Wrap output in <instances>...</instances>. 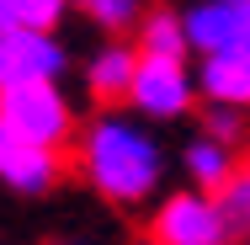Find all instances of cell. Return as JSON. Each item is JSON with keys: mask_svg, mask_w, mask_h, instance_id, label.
Returning a JSON list of instances; mask_svg holds the SVG:
<instances>
[{"mask_svg": "<svg viewBox=\"0 0 250 245\" xmlns=\"http://www.w3.org/2000/svg\"><path fill=\"white\" fill-rule=\"evenodd\" d=\"M75 171L112 208H154L165 197L170 155L160 144L154 123H144L139 112H123V107H101L80 123Z\"/></svg>", "mask_w": 250, "mask_h": 245, "instance_id": "obj_1", "label": "cell"}, {"mask_svg": "<svg viewBox=\"0 0 250 245\" xmlns=\"http://www.w3.org/2000/svg\"><path fill=\"white\" fill-rule=\"evenodd\" d=\"M0 128L32 139L43 149H75L80 139V112L69 91L59 80H43V86H0Z\"/></svg>", "mask_w": 250, "mask_h": 245, "instance_id": "obj_2", "label": "cell"}, {"mask_svg": "<svg viewBox=\"0 0 250 245\" xmlns=\"http://www.w3.org/2000/svg\"><path fill=\"white\" fill-rule=\"evenodd\" d=\"M149 245H234V229L213 192L176 187L149 208Z\"/></svg>", "mask_w": 250, "mask_h": 245, "instance_id": "obj_3", "label": "cell"}, {"mask_svg": "<svg viewBox=\"0 0 250 245\" xmlns=\"http://www.w3.org/2000/svg\"><path fill=\"white\" fill-rule=\"evenodd\" d=\"M202 107L197 91V69L192 59H139V75H133V91H128V112H139L144 123H181Z\"/></svg>", "mask_w": 250, "mask_h": 245, "instance_id": "obj_4", "label": "cell"}, {"mask_svg": "<svg viewBox=\"0 0 250 245\" xmlns=\"http://www.w3.org/2000/svg\"><path fill=\"white\" fill-rule=\"evenodd\" d=\"M69 75V48L59 32H5L0 38V86H43Z\"/></svg>", "mask_w": 250, "mask_h": 245, "instance_id": "obj_5", "label": "cell"}, {"mask_svg": "<svg viewBox=\"0 0 250 245\" xmlns=\"http://www.w3.org/2000/svg\"><path fill=\"white\" fill-rule=\"evenodd\" d=\"M64 181V155L43 149L11 128H0V187H11L16 197H48Z\"/></svg>", "mask_w": 250, "mask_h": 245, "instance_id": "obj_6", "label": "cell"}, {"mask_svg": "<svg viewBox=\"0 0 250 245\" xmlns=\"http://www.w3.org/2000/svg\"><path fill=\"white\" fill-rule=\"evenodd\" d=\"M181 16H187V38L197 59L250 48V0H192L181 5Z\"/></svg>", "mask_w": 250, "mask_h": 245, "instance_id": "obj_7", "label": "cell"}, {"mask_svg": "<svg viewBox=\"0 0 250 245\" xmlns=\"http://www.w3.org/2000/svg\"><path fill=\"white\" fill-rule=\"evenodd\" d=\"M139 43L133 38H101L91 59H85V96L96 107H128V91H133V75H139Z\"/></svg>", "mask_w": 250, "mask_h": 245, "instance_id": "obj_8", "label": "cell"}, {"mask_svg": "<svg viewBox=\"0 0 250 245\" xmlns=\"http://www.w3.org/2000/svg\"><path fill=\"white\" fill-rule=\"evenodd\" d=\"M181 171H187V187L218 197L245 171V149L224 144V139H213V134H192V139L181 144Z\"/></svg>", "mask_w": 250, "mask_h": 245, "instance_id": "obj_9", "label": "cell"}, {"mask_svg": "<svg viewBox=\"0 0 250 245\" xmlns=\"http://www.w3.org/2000/svg\"><path fill=\"white\" fill-rule=\"evenodd\" d=\"M197 91H202V101L250 112V48H229V53L197 59Z\"/></svg>", "mask_w": 250, "mask_h": 245, "instance_id": "obj_10", "label": "cell"}, {"mask_svg": "<svg viewBox=\"0 0 250 245\" xmlns=\"http://www.w3.org/2000/svg\"><path fill=\"white\" fill-rule=\"evenodd\" d=\"M139 53H154V59H192V38H187V16L176 5H154L144 16V27L133 32Z\"/></svg>", "mask_w": 250, "mask_h": 245, "instance_id": "obj_11", "label": "cell"}, {"mask_svg": "<svg viewBox=\"0 0 250 245\" xmlns=\"http://www.w3.org/2000/svg\"><path fill=\"white\" fill-rule=\"evenodd\" d=\"M160 0H69L75 16H85L101 38H133Z\"/></svg>", "mask_w": 250, "mask_h": 245, "instance_id": "obj_12", "label": "cell"}, {"mask_svg": "<svg viewBox=\"0 0 250 245\" xmlns=\"http://www.w3.org/2000/svg\"><path fill=\"white\" fill-rule=\"evenodd\" d=\"M69 0H0V32H59Z\"/></svg>", "mask_w": 250, "mask_h": 245, "instance_id": "obj_13", "label": "cell"}, {"mask_svg": "<svg viewBox=\"0 0 250 245\" xmlns=\"http://www.w3.org/2000/svg\"><path fill=\"white\" fill-rule=\"evenodd\" d=\"M197 134H213V139H224V144L245 149L250 144V112H240V107H218V101H202V107H197Z\"/></svg>", "mask_w": 250, "mask_h": 245, "instance_id": "obj_14", "label": "cell"}, {"mask_svg": "<svg viewBox=\"0 0 250 245\" xmlns=\"http://www.w3.org/2000/svg\"><path fill=\"white\" fill-rule=\"evenodd\" d=\"M218 208H224V219H229V229H234V240H250V165L218 192Z\"/></svg>", "mask_w": 250, "mask_h": 245, "instance_id": "obj_15", "label": "cell"}, {"mask_svg": "<svg viewBox=\"0 0 250 245\" xmlns=\"http://www.w3.org/2000/svg\"><path fill=\"white\" fill-rule=\"evenodd\" d=\"M53 245H85V240H53Z\"/></svg>", "mask_w": 250, "mask_h": 245, "instance_id": "obj_16", "label": "cell"}, {"mask_svg": "<svg viewBox=\"0 0 250 245\" xmlns=\"http://www.w3.org/2000/svg\"><path fill=\"white\" fill-rule=\"evenodd\" d=\"M240 245H250V240H240Z\"/></svg>", "mask_w": 250, "mask_h": 245, "instance_id": "obj_17", "label": "cell"}, {"mask_svg": "<svg viewBox=\"0 0 250 245\" xmlns=\"http://www.w3.org/2000/svg\"><path fill=\"white\" fill-rule=\"evenodd\" d=\"M0 38H5V32H0Z\"/></svg>", "mask_w": 250, "mask_h": 245, "instance_id": "obj_18", "label": "cell"}]
</instances>
